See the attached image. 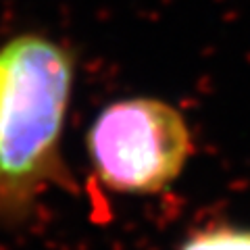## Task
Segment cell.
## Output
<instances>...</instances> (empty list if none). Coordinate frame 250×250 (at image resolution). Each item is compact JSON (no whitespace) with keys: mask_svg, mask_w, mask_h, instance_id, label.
<instances>
[{"mask_svg":"<svg viewBox=\"0 0 250 250\" xmlns=\"http://www.w3.org/2000/svg\"><path fill=\"white\" fill-rule=\"evenodd\" d=\"M75 82L62 42L21 31L0 44V228L29 221L52 186L71 188L61 154Z\"/></svg>","mask_w":250,"mask_h":250,"instance_id":"1","label":"cell"},{"mask_svg":"<svg viewBox=\"0 0 250 250\" xmlns=\"http://www.w3.org/2000/svg\"><path fill=\"white\" fill-rule=\"evenodd\" d=\"M85 148L98 182L111 192L148 196L179 177L192 152L184 115L159 98H125L104 106Z\"/></svg>","mask_w":250,"mask_h":250,"instance_id":"2","label":"cell"},{"mask_svg":"<svg viewBox=\"0 0 250 250\" xmlns=\"http://www.w3.org/2000/svg\"><path fill=\"white\" fill-rule=\"evenodd\" d=\"M179 250H250V228L210 225L190 233Z\"/></svg>","mask_w":250,"mask_h":250,"instance_id":"3","label":"cell"}]
</instances>
